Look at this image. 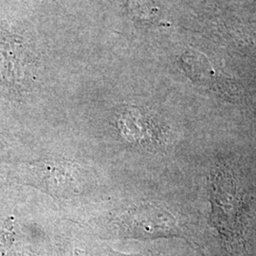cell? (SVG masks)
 Instances as JSON below:
<instances>
[{
  "instance_id": "obj_1",
  "label": "cell",
  "mask_w": 256,
  "mask_h": 256,
  "mask_svg": "<svg viewBox=\"0 0 256 256\" xmlns=\"http://www.w3.org/2000/svg\"><path fill=\"white\" fill-rule=\"evenodd\" d=\"M210 224L225 238L242 236L245 216V196L236 178L223 167L210 174Z\"/></svg>"
}]
</instances>
